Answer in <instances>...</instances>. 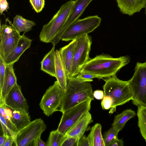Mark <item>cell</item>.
<instances>
[{"label":"cell","instance_id":"cell-1","mask_svg":"<svg viewBox=\"0 0 146 146\" xmlns=\"http://www.w3.org/2000/svg\"><path fill=\"white\" fill-rule=\"evenodd\" d=\"M130 61L128 55L113 58L102 54L90 59L81 69L80 73L91 74L99 79L116 76L117 72Z\"/></svg>","mask_w":146,"mask_h":146},{"label":"cell","instance_id":"cell-2","mask_svg":"<svg viewBox=\"0 0 146 146\" xmlns=\"http://www.w3.org/2000/svg\"><path fill=\"white\" fill-rule=\"evenodd\" d=\"M92 86L90 82L76 76L68 79L59 111L63 113L84 101L94 100Z\"/></svg>","mask_w":146,"mask_h":146},{"label":"cell","instance_id":"cell-3","mask_svg":"<svg viewBox=\"0 0 146 146\" xmlns=\"http://www.w3.org/2000/svg\"><path fill=\"white\" fill-rule=\"evenodd\" d=\"M104 80L105 82L103 86L104 96H110L112 100L110 113L115 111L117 106L132 100L133 94L128 81L120 80L116 76Z\"/></svg>","mask_w":146,"mask_h":146},{"label":"cell","instance_id":"cell-4","mask_svg":"<svg viewBox=\"0 0 146 146\" xmlns=\"http://www.w3.org/2000/svg\"><path fill=\"white\" fill-rule=\"evenodd\" d=\"M74 1L70 0L62 5L50 21L43 26L39 36L40 41L48 43L53 40L66 22Z\"/></svg>","mask_w":146,"mask_h":146},{"label":"cell","instance_id":"cell-5","mask_svg":"<svg viewBox=\"0 0 146 146\" xmlns=\"http://www.w3.org/2000/svg\"><path fill=\"white\" fill-rule=\"evenodd\" d=\"M128 81L133 94V104L146 106V62H137L133 75Z\"/></svg>","mask_w":146,"mask_h":146},{"label":"cell","instance_id":"cell-6","mask_svg":"<svg viewBox=\"0 0 146 146\" xmlns=\"http://www.w3.org/2000/svg\"><path fill=\"white\" fill-rule=\"evenodd\" d=\"M101 21V18L97 15L78 19L68 27L60 40L65 41L72 40L83 35L88 34L98 27Z\"/></svg>","mask_w":146,"mask_h":146},{"label":"cell","instance_id":"cell-7","mask_svg":"<svg viewBox=\"0 0 146 146\" xmlns=\"http://www.w3.org/2000/svg\"><path fill=\"white\" fill-rule=\"evenodd\" d=\"M76 40L69 78L78 75L89 60L92 43L91 36L88 34H85L77 37Z\"/></svg>","mask_w":146,"mask_h":146},{"label":"cell","instance_id":"cell-8","mask_svg":"<svg viewBox=\"0 0 146 146\" xmlns=\"http://www.w3.org/2000/svg\"><path fill=\"white\" fill-rule=\"evenodd\" d=\"M46 127V125L41 118L37 119L31 121L16 133L14 142L15 145L30 146L35 139L41 136Z\"/></svg>","mask_w":146,"mask_h":146},{"label":"cell","instance_id":"cell-9","mask_svg":"<svg viewBox=\"0 0 146 146\" xmlns=\"http://www.w3.org/2000/svg\"><path fill=\"white\" fill-rule=\"evenodd\" d=\"M64 92L57 80L46 90L39 104L40 108L46 115L48 117L59 111Z\"/></svg>","mask_w":146,"mask_h":146},{"label":"cell","instance_id":"cell-10","mask_svg":"<svg viewBox=\"0 0 146 146\" xmlns=\"http://www.w3.org/2000/svg\"><path fill=\"white\" fill-rule=\"evenodd\" d=\"M92 100L82 102L62 113L57 130L66 133L77 121L90 111Z\"/></svg>","mask_w":146,"mask_h":146},{"label":"cell","instance_id":"cell-11","mask_svg":"<svg viewBox=\"0 0 146 146\" xmlns=\"http://www.w3.org/2000/svg\"><path fill=\"white\" fill-rule=\"evenodd\" d=\"M0 57L5 59L17 44L21 36L12 24L1 25Z\"/></svg>","mask_w":146,"mask_h":146},{"label":"cell","instance_id":"cell-12","mask_svg":"<svg viewBox=\"0 0 146 146\" xmlns=\"http://www.w3.org/2000/svg\"><path fill=\"white\" fill-rule=\"evenodd\" d=\"M93 0H74L72 8L66 22L62 29L51 42L55 46L67 29L73 23L78 19L89 4Z\"/></svg>","mask_w":146,"mask_h":146},{"label":"cell","instance_id":"cell-13","mask_svg":"<svg viewBox=\"0 0 146 146\" xmlns=\"http://www.w3.org/2000/svg\"><path fill=\"white\" fill-rule=\"evenodd\" d=\"M4 103L12 109L25 110L29 112L27 102L22 93L21 86L17 83L6 96Z\"/></svg>","mask_w":146,"mask_h":146},{"label":"cell","instance_id":"cell-14","mask_svg":"<svg viewBox=\"0 0 146 146\" xmlns=\"http://www.w3.org/2000/svg\"><path fill=\"white\" fill-rule=\"evenodd\" d=\"M4 108L6 116L17 131L31 121L28 112L25 110L12 109L5 104Z\"/></svg>","mask_w":146,"mask_h":146},{"label":"cell","instance_id":"cell-15","mask_svg":"<svg viewBox=\"0 0 146 146\" xmlns=\"http://www.w3.org/2000/svg\"><path fill=\"white\" fill-rule=\"evenodd\" d=\"M31 39L23 34L17 44L4 60L6 65L14 64L18 61L21 55L29 48L32 42Z\"/></svg>","mask_w":146,"mask_h":146},{"label":"cell","instance_id":"cell-16","mask_svg":"<svg viewBox=\"0 0 146 146\" xmlns=\"http://www.w3.org/2000/svg\"><path fill=\"white\" fill-rule=\"evenodd\" d=\"M122 14L130 16L139 12L146 5V0H115Z\"/></svg>","mask_w":146,"mask_h":146},{"label":"cell","instance_id":"cell-17","mask_svg":"<svg viewBox=\"0 0 146 146\" xmlns=\"http://www.w3.org/2000/svg\"><path fill=\"white\" fill-rule=\"evenodd\" d=\"M92 121L89 112L72 126L65 133L67 137L80 139L84 135L89 125Z\"/></svg>","mask_w":146,"mask_h":146},{"label":"cell","instance_id":"cell-18","mask_svg":"<svg viewBox=\"0 0 146 146\" xmlns=\"http://www.w3.org/2000/svg\"><path fill=\"white\" fill-rule=\"evenodd\" d=\"M14 64L6 65L5 77L2 88L0 89V103H4L5 97L17 83V78L15 75Z\"/></svg>","mask_w":146,"mask_h":146},{"label":"cell","instance_id":"cell-19","mask_svg":"<svg viewBox=\"0 0 146 146\" xmlns=\"http://www.w3.org/2000/svg\"><path fill=\"white\" fill-rule=\"evenodd\" d=\"M76 43V39L72 40L68 45L60 48L58 50L68 79L69 78Z\"/></svg>","mask_w":146,"mask_h":146},{"label":"cell","instance_id":"cell-20","mask_svg":"<svg viewBox=\"0 0 146 146\" xmlns=\"http://www.w3.org/2000/svg\"><path fill=\"white\" fill-rule=\"evenodd\" d=\"M41 70L50 75L56 77L55 72V51L53 46L40 62Z\"/></svg>","mask_w":146,"mask_h":146},{"label":"cell","instance_id":"cell-21","mask_svg":"<svg viewBox=\"0 0 146 146\" xmlns=\"http://www.w3.org/2000/svg\"><path fill=\"white\" fill-rule=\"evenodd\" d=\"M55 72L57 80L61 88L65 92L66 89L68 79L64 66L58 50H55Z\"/></svg>","mask_w":146,"mask_h":146},{"label":"cell","instance_id":"cell-22","mask_svg":"<svg viewBox=\"0 0 146 146\" xmlns=\"http://www.w3.org/2000/svg\"><path fill=\"white\" fill-rule=\"evenodd\" d=\"M12 25L19 33L23 32V34H25L31 31L36 24L33 21L27 20L21 16L17 15L13 18Z\"/></svg>","mask_w":146,"mask_h":146},{"label":"cell","instance_id":"cell-23","mask_svg":"<svg viewBox=\"0 0 146 146\" xmlns=\"http://www.w3.org/2000/svg\"><path fill=\"white\" fill-rule=\"evenodd\" d=\"M102 126L96 123L92 126L88 137L90 146H105L102 134Z\"/></svg>","mask_w":146,"mask_h":146},{"label":"cell","instance_id":"cell-24","mask_svg":"<svg viewBox=\"0 0 146 146\" xmlns=\"http://www.w3.org/2000/svg\"><path fill=\"white\" fill-rule=\"evenodd\" d=\"M135 112L131 109H127L123 111L121 113L115 116L112 126L119 131L123 128L127 122L135 116Z\"/></svg>","mask_w":146,"mask_h":146},{"label":"cell","instance_id":"cell-25","mask_svg":"<svg viewBox=\"0 0 146 146\" xmlns=\"http://www.w3.org/2000/svg\"><path fill=\"white\" fill-rule=\"evenodd\" d=\"M0 120L3 134L6 136H11L14 139L15 133L17 131L6 116L3 107L0 108Z\"/></svg>","mask_w":146,"mask_h":146},{"label":"cell","instance_id":"cell-26","mask_svg":"<svg viewBox=\"0 0 146 146\" xmlns=\"http://www.w3.org/2000/svg\"><path fill=\"white\" fill-rule=\"evenodd\" d=\"M138 125L141 135L146 141V106H138Z\"/></svg>","mask_w":146,"mask_h":146},{"label":"cell","instance_id":"cell-27","mask_svg":"<svg viewBox=\"0 0 146 146\" xmlns=\"http://www.w3.org/2000/svg\"><path fill=\"white\" fill-rule=\"evenodd\" d=\"M67 137L65 134L57 129L50 132L47 142V146H62Z\"/></svg>","mask_w":146,"mask_h":146},{"label":"cell","instance_id":"cell-28","mask_svg":"<svg viewBox=\"0 0 146 146\" xmlns=\"http://www.w3.org/2000/svg\"><path fill=\"white\" fill-rule=\"evenodd\" d=\"M119 132L117 129L112 126L105 133L103 138L105 146H110L112 142L118 138Z\"/></svg>","mask_w":146,"mask_h":146},{"label":"cell","instance_id":"cell-29","mask_svg":"<svg viewBox=\"0 0 146 146\" xmlns=\"http://www.w3.org/2000/svg\"><path fill=\"white\" fill-rule=\"evenodd\" d=\"M33 7L37 13L40 12L44 7V0H29Z\"/></svg>","mask_w":146,"mask_h":146},{"label":"cell","instance_id":"cell-30","mask_svg":"<svg viewBox=\"0 0 146 146\" xmlns=\"http://www.w3.org/2000/svg\"><path fill=\"white\" fill-rule=\"evenodd\" d=\"M6 64L3 59L0 57V88L3 86L5 77Z\"/></svg>","mask_w":146,"mask_h":146},{"label":"cell","instance_id":"cell-31","mask_svg":"<svg viewBox=\"0 0 146 146\" xmlns=\"http://www.w3.org/2000/svg\"><path fill=\"white\" fill-rule=\"evenodd\" d=\"M112 104L111 98L109 96H104L101 103V105L103 109L108 110L111 108Z\"/></svg>","mask_w":146,"mask_h":146},{"label":"cell","instance_id":"cell-32","mask_svg":"<svg viewBox=\"0 0 146 146\" xmlns=\"http://www.w3.org/2000/svg\"><path fill=\"white\" fill-rule=\"evenodd\" d=\"M79 139L74 137H67L62 146H78Z\"/></svg>","mask_w":146,"mask_h":146},{"label":"cell","instance_id":"cell-33","mask_svg":"<svg viewBox=\"0 0 146 146\" xmlns=\"http://www.w3.org/2000/svg\"><path fill=\"white\" fill-rule=\"evenodd\" d=\"M76 78L81 79L86 82H90L93 80L92 79L97 78L96 76L91 74L87 73H80L76 76Z\"/></svg>","mask_w":146,"mask_h":146},{"label":"cell","instance_id":"cell-34","mask_svg":"<svg viewBox=\"0 0 146 146\" xmlns=\"http://www.w3.org/2000/svg\"><path fill=\"white\" fill-rule=\"evenodd\" d=\"M78 146H90L89 139L85 135H83L79 139Z\"/></svg>","mask_w":146,"mask_h":146},{"label":"cell","instance_id":"cell-35","mask_svg":"<svg viewBox=\"0 0 146 146\" xmlns=\"http://www.w3.org/2000/svg\"><path fill=\"white\" fill-rule=\"evenodd\" d=\"M41 136L35 139L31 143L30 145L34 146H47L46 143H45L41 139Z\"/></svg>","mask_w":146,"mask_h":146},{"label":"cell","instance_id":"cell-36","mask_svg":"<svg viewBox=\"0 0 146 146\" xmlns=\"http://www.w3.org/2000/svg\"><path fill=\"white\" fill-rule=\"evenodd\" d=\"M0 13L1 15L3 12L9 9L8 3L6 0H0Z\"/></svg>","mask_w":146,"mask_h":146},{"label":"cell","instance_id":"cell-37","mask_svg":"<svg viewBox=\"0 0 146 146\" xmlns=\"http://www.w3.org/2000/svg\"><path fill=\"white\" fill-rule=\"evenodd\" d=\"M93 96L94 98L97 100H101L104 97V93L102 90H97L94 91Z\"/></svg>","mask_w":146,"mask_h":146},{"label":"cell","instance_id":"cell-38","mask_svg":"<svg viewBox=\"0 0 146 146\" xmlns=\"http://www.w3.org/2000/svg\"><path fill=\"white\" fill-rule=\"evenodd\" d=\"M14 138L11 136H7L4 146H11L14 142Z\"/></svg>","mask_w":146,"mask_h":146},{"label":"cell","instance_id":"cell-39","mask_svg":"<svg viewBox=\"0 0 146 146\" xmlns=\"http://www.w3.org/2000/svg\"><path fill=\"white\" fill-rule=\"evenodd\" d=\"M123 140L117 138L112 142L110 146H123Z\"/></svg>","mask_w":146,"mask_h":146},{"label":"cell","instance_id":"cell-40","mask_svg":"<svg viewBox=\"0 0 146 146\" xmlns=\"http://www.w3.org/2000/svg\"><path fill=\"white\" fill-rule=\"evenodd\" d=\"M7 139V136L3 134L0 136V146H4Z\"/></svg>","mask_w":146,"mask_h":146},{"label":"cell","instance_id":"cell-41","mask_svg":"<svg viewBox=\"0 0 146 146\" xmlns=\"http://www.w3.org/2000/svg\"><path fill=\"white\" fill-rule=\"evenodd\" d=\"M145 15H146V5L145 7Z\"/></svg>","mask_w":146,"mask_h":146},{"label":"cell","instance_id":"cell-42","mask_svg":"<svg viewBox=\"0 0 146 146\" xmlns=\"http://www.w3.org/2000/svg\"></svg>","mask_w":146,"mask_h":146},{"label":"cell","instance_id":"cell-43","mask_svg":"<svg viewBox=\"0 0 146 146\" xmlns=\"http://www.w3.org/2000/svg\"></svg>","mask_w":146,"mask_h":146}]
</instances>
